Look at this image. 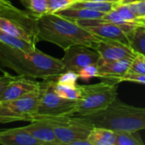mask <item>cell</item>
Returning <instances> with one entry per match:
<instances>
[{"instance_id":"6da1fadb","label":"cell","mask_w":145,"mask_h":145,"mask_svg":"<svg viewBox=\"0 0 145 145\" xmlns=\"http://www.w3.org/2000/svg\"><path fill=\"white\" fill-rule=\"evenodd\" d=\"M0 65L13 70L19 76L33 79L54 78L65 71L62 59L38 48L26 52L3 43H0Z\"/></svg>"},{"instance_id":"7a4b0ae2","label":"cell","mask_w":145,"mask_h":145,"mask_svg":"<svg viewBox=\"0 0 145 145\" xmlns=\"http://www.w3.org/2000/svg\"><path fill=\"white\" fill-rule=\"evenodd\" d=\"M37 24L39 40L54 43L64 50L78 44L94 49L101 40L75 21L56 14L47 13L38 16Z\"/></svg>"},{"instance_id":"3957f363","label":"cell","mask_w":145,"mask_h":145,"mask_svg":"<svg viewBox=\"0 0 145 145\" xmlns=\"http://www.w3.org/2000/svg\"><path fill=\"white\" fill-rule=\"evenodd\" d=\"M93 127H105L113 131H141L145 129V108L129 105L117 98L105 110L80 116Z\"/></svg>"},{"instance_id":"277c9868","label":"cell","mask_w":145,"mask_h":145,"mask_svg":"<svg viewBox=\"0 0 145 145\" xmlns=\"http://www.w3.org/2000/svg\"><path fill=\"white\" fill-rule=\"evenodd\" d=\"M38 16L20 9L11 0H0V29L36 45L38 36Z\"/></svg>"},{"instance_id":"5b68a950","label":"cell","mask_w":145,"mask_h":145,"mask_svg":"<svg viewBox=\"0 0 145 145\" xmlns=\"http://www.w3.org/2000/svg\"><path fill=\"white\" fill-rule=\"evenodd\" d=\"M117 84L110 81L82 85V95L76 100L75 115H92L108 108L117 98Z\"/></svg>"},{"instance_id":"8992f818","label":"cell","mask_w":145,"mask_h":145,"mask_svg":"<svg viewBox=\"0 0 145 145\" xmlns=\"http://www.w3.org/2000/svg\"><path fill=\"white\" fill-rule=\"evenodd\" d=\"M35 120H43L50 124L59 145H71L75 141L88 139L91 130L93 128L92 123L77 115L44 116Z\"/></svg>"},{"instance_id":"52a82bcc","label":"cell","mask_w":145,"mask_h":145,"mask_svg":"<svg viewBox=\"0 0 145 145\" xmlns=\"http://www.w3.org/2000/svg\"><path fill=\"white\" fill-rule=\"evenodd\" d=\"M55 78V77H54ZM76 100L61 98L53 88V78L40 82L39 99L32 121L44 116H64L76 114Z\"/></svg>"},{"instance_id":"ba28073f","label":"cell","mask_w":145,"mask_h":145,"mask_svg":"<svg viewBox=\"0 0 145 145\" xmlns=\"http://www.w3.org/2000/svg\"><path fill=\"white\" fill-rule=\"evenodd\" d=\"M39 90L17 99L3 102L0 109V124L15 121H31L38 105Z\"/></svg>"},{"instance_id":"9c48e42d","label":"cell","mask_w":145,"mask_h":145,"mask_svg":"<svg viewBox=\"0 0 145 145\" xmlns=\"http://www.w3.org/2000/svg\"><path fill=\"white\" fill-rule=\"evenodd\" d=\"M64 57L61 59L65 71H72L76 74L84 67L97 64L100 54L93 48L85 45H74L65 49Z\"/></svg>"},{"instance_id":"30bf717a","label":"cell","mask_w":145,"mask_h":145,"mask_svg":"<svg viewBox=\"0 0 145 145\" xmlns=\"http://www.w3.org/2000/svg\"><path fill=\"white\" fill-rule=\"evenodd\" d=\"M75 22L100 38L118 41L130 46L126 32L120 26L113 23L105 21L102 19L78 20H75Z\"/></svg>"},{"instance_id":"8fae6325","label":"cell","mask_w":145,"mask_h":145,"mask_svg":"<svg viewBox=\"0 0 145 145\" xmlns=\"http://www.w3.org/2000/svg\"><path fill=\"white\" fill-rule=\"evenodd\" d=\"M94 49L100 54V57L107 59L132 61L137 55L129 45L106 38H101Z\"/></svg>"},{"instance_id":"7c38bea8","label":"cell","mask_w":145,"mask_h":145,"mask_svg":"<svg viewBox=\"0 0 145 145\" xmlns=\"http://www.w3.org/2000/svg\"><path fill=\"white\" fill-rule=\"evenodd\" d=\"M40 88V82L33 80V78L17 76L4 89L0 96V101H10L24 97L32 92L38 91Z\"/></svg>"},{"instance_id":"4fadbf2b","label":"cell","mask_w":145,"mask_h":145,"mask_svg":"<svg viewBox=\"0 0 145 145\" xmlns=\"http://www.w3.org/2000/svg\"><path fill=\"white\" fill-rule=\"evenodd\" d=\"M131 62L129 60L107 59L100 57L97 62L99 78L119 83V79L128 71Z\"/></svg>"},{"instance_id":"5bb4252c","label":"cell","mask_w":145,"mask_h":145,"mask_svg":"<svg viewBox=\"0 0 145 145\" xmlns=\"http://www.w3.org/2000/svg\"><path fill=\"white\" fill-rule=\"evenodd\" d=\"M0 144L43 145L42 142L30 135L23 127L0 129Z\"/></svg>"},{"instance_id":"9a60e30c","label":"cell","mask_w":145,"mask_h":145,"mask_svg":"<svg viewBox=\"0 0 145 145\" xmlns=\"http://www.w3.org/2000/svg\"><path fill=\"white\" fill-rule=\"evenodd\" d=\"M23 128L43 145H59L53 127L43 120L30 121V124L24 126Z\"/></svg>"},{"instance_id":"2e32d148","label":"cell","mask_w":145,"mask_h":145,"mask_svg":"<svg viewBox=\"0 0 145 145\" xmlns=\"http://www.w3.org/2000/svg\"><path fill=\"white\" fill-rule=\"evenodd\" d=\"M59 16L66 18L71 20H94V19H101L105 13L89 10L86 8H66L65 9H61L56 13H54Z\"/></svg>"},{"instance_id":"e0dca14e","label":"cell","mask_w":145,"mask_h":145,"mask_svg":"<svg viewBox=\"0 0 145 145\" xmlns=\"http://www.w3.org/2000/svg\"><path fill=\"white\" fill-rule=\"evenodd\" d=\"M88 139L92 145H115V131L105 127H93Z\"/></svg>"},{"instance_id":"ac0fdd59","label":"cell","mask_w":145,"mask_h":145,"mask_svg":"<svg viewBox=\"0 0 145 145\" xmlns=\"http://www.w3.org/2000/svg\"><path fill=\"white\" fill-rule=\"evenodd\" d=\"M130 47L138 54L145 56V24L137 25L131 31L127 33Z\"/></svg>"},{"instance_id":"d6986e66","label":"cell","mask_w":145,"mask_h":145,"mask_svg":"<svg viewBox=\"0 0 145 145\" xmlns=\"http://www.w3.org/2000/svg\"><path fill=\"white\" fill-rule=\"evenodd\" d=\"M53 88L59 96L67 99L77 100L82 95V85L61 83L56 81V77L53 78Z\"/></svg>"},{"instance_id":"ffe728a7","label":"cell","mask_w":145,"mask_h":145,"mask_svg":"<svg viewBox=\"0 0 145 145\" xmlns=\"http://www.w3.org/2000/svg\"><path fill=\"white\" fill-rule=\"evenodd\" d=\"M121 3V2H120ZM120 3H111V2H99L91 0H77L72 3L69 8H86L89 10L107 13L115 9Z\"/></svg>"},{"instance_id":"44dd1931","label":"cell","mask_w":145,"mask_h":145,"mask_svg":"<svg viewBox=\"0 0 145 145\" xmlns=\"http://www.w3.org/2000/svg\"><path fill=\"white\" fill-rule=\"evenodd\" d=\"M0 43L5 44L11 48L21 49L26 52H32L37 48L36 45L27 41H25L21 38L10 35L1 29H0Z\"/></svg>"},{"instance_id":"7402d4cb","label":"cell","mask_w":145,"mask_h":145,"mask_svg":"<svg viewBox=\"0 0 145 145\" xmlns=\"http://www.w3.org/2000/svg\"><path fill=\"white\" fill-rule=\"evenodd\" d=\"M115 145H144L138 131H115Z\"/></svg>"},{"instance_id":"603a6c76","label":"cell","mask_w":145,"mask_h":145,"mask_svg":"<svg viewBox=\"0 0 145 145\" xmlns=\"http://www.w3.org/2000/svg\"><path fill=\"white\" fill-rule=\"evenodd\" d=\"M102 20H105V21H108V22H110V23H113L118 26H120L125 32L126 34L129 31H131L137 25H139V24H137V23H133V22H129V21H127L125 20L123 18H121V16L118 14V12L115 9L110 11V12H107V13H105L104 16L101 18ZM143 24V23H142Z\"/></svg>"},{"instance_id":"cb8c5ba5","label":"cell","mask_w":145,"mask_h":145,"mask_svg":"<svg viewBox=\"0 0 145 145\" xmlns=\"http://www.w3.org/2000/svg\"><path fill=\"white\" fill-rule=\"evenodd\" d=\"M20 2L25 9L37 16L48 13V0H20Z\"/></svg>"},{"instance_id":"d4e9b609","label":"cell","mask_w":145,"mask_h":145,"mask_svg":"<svg viewBox=\"0 0 145 145\" xmlns=\"http://www.w3.org/2000/svg\"><path fill=\"white\" fill-rule=\"evenodd\" d=\"M116 10L121 16V18H123L127 21L133 22V23H137V24H142V23H144L143 20H139L134 14V13L131 10L130 7L127 3H121V2L117 5V7L116 8Z\"/></svg>"},{"instance_id":"484cf974","label":"cell","mask_w":145,"mask_h":145,"mask_svg":"<svg viewBox=\"0 0 145 145\" xmlns=\"http://www.w3.org/2000/svg\"><path fill=\"white\" fill-rule=\"evenodd\" d=\"M133 73H138V74H145V56L138 54L132 60L128 71Z\"/></svg>"},{"instance_id":"4316f807","label":"cell","mask_w":145,"mask_h":145,"mask_svg":"<svg viewBox=\"0 0 145 145\" xmlns=\"http://www.w3.org/2000/svg\"><path fill=\"white\" fill-rule=\"evenodd\" d=\"M77 0H48V13L54 14L61 9L69 8L72 3Z\"/></svg>"},{"instance_id":"83f0119b","label":"cell","mask_w":145,"mask_h":145,"mask_svg":"<svg viewBox=\"0 0 145 145\" xmlns=\"http://www.w3.org/2000/svg\"><path fill=\"white\" fill-rule=\"evenodd\" d=\"M127 4L139 20H145V0H135Z\"/></svg>"},{"instance_id":"f1b7e54d","label":"cell","mask_w":145,"mask_h":145,"mask_svg":"<svg viewBox=\"0 0 145 145\" xmlns=\"http://www.w3.org/2000/svg\"><path fill=\"white\" fill-rule=\"evenodd\" d=\"M78 76H79V78H81L84 81H88L93 77L99 78V72L98 70L97 64L88 65V66L84 67L83 69H82L78 73Z\"/></svg>"},{"instance_id":"f546056e","label":"cell","mask_w":145,"mask_h":145,"mask_svg":"<svg viewBox=\"0 0 145 145\" xmlns=\"http://www.w3.org/2000/svg\"><path fill=\"white\" fill-rule=\"evenodd\" d=\"M78 79V74L72 71H65L56 77L57 82L66 84H76Z\"/></svg>"},{"instance_id":"4dcf8cb0","label":"cell","mask_w":145,"mask_h":145,"mask_svg":"<svg viewBox=\"0 0 145 145\" xmlns=\"http://www.w3.org/2000/svg\"><path fill=\"white\" fill-rule=\"evenodd\" d=\"M132 82L145 84V74L127 72L119 79V82Z\"/></svg>"},{"instance_id":"1f68e13d","label":"cell","mask_w":145,"mask_h":145,"mask_svg":"<svg viewBox=\"0 0 145 145\" xmlns=\"http://www.w3.org/2000/svg\"><path fill=\"white\" fill-rule=\"evenodd\" d=\"M16 77H17V76H13L8 73H6V72H3V76H0V96L3 93V92L4 91V89L6 88V87L12 81H14Z\"/></svg>"},{"instance_id":"d6a6232c","label":"cell","mask_w":145,"mask_h":145,"mask_svg":"<svg viewBox=\"0 0 145 145\" xmlns=\"http://www.w3.org/2000/svg\"><path fill=\"white\" fill-rule=\"evenodd\" d=\"M91 1H99V2H111V3H120L121 0H91Z\"/></svg>"},{"instance_id":"836d02e7","label":"cell","mask_w":145,"mask_h":145,"mask_svg":"<svg viewBox=\"0 0 145 145\" xmlns=\"http://www.w3.org/2000/svg\"><path fill=\"white\" fill-rule=\"evenodd\" d=\"M2 105H3V102L0 101V109H1V107H2Z\"/></svg>"},{"instance_id":"e575fe53","label":"cell","mask_w":145,"mask_h":145,"mask_svg":"<svg viewBox=\"0 0 145 145\" xmlns=\"http://www.w3.org/2000/svg\"><path fill=\"white\" fill-rule=\"evenodd\" d=\"M144 24H145V20H144Z\"/></svg>"},{"instance_id":"d590c367","label":"cell","mask_w":145,"mask_h":145,"mask_svg":"<svg viewBox=\"0 0 145 145\" xmlns=\"http://www.w3.org/2000/svg\"><path fill=\"white\" fill-rule=\"evenodd\" d=\"M0 71H1V68H0Z\"/></svg>"},{"instance_id":"8d00e7d4","label":"cell","mask_w":145,"mask_h":145,"mask_svg":"<svg viewBox=\"0 0 145 145\" xmlns=\"http://www.w3.org/2000/svg\"></svg>"}]
</instances>
